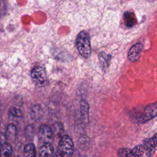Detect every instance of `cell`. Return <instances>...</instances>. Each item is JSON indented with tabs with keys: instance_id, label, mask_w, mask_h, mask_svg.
Wrapping results in <instances>:
<instances>
[{
	"instance_id": "1",
	"label": "cell",
	"mask_w": 157,
	"mask_h": 157,
	"mask_svg": "<svg viewBox=\"0 0 157 157\" xmlns=\"http://www.w3.org/2000/svg\"><path fill=\"white\" fill-rule=\"evenodd\" d=\"M76 45L80 54L84 58H88L91 54L90 37L85 31L80 32L76 39Z\"/></svg>"
},
{
	"instance_id": "2",
	"label": "cell",
	"mask_w": 157,
	"mask_h": 157,
	"mask_svg": "<svg viewBox=\"0 0 157 157\" xmlns=\"http://www.w3.org/2000/svg\"><path fill=\"white\" fill-rule=\"evenodd\" d=\"M74 150V142L72 139L66 135L63 136L58 145V152L64 157L71 156Z\"/></svg>"
},
{
	"instance_id": "3",
	"label": "cell",
	"mask_w": 157,
	"mask_h": 157,
	"mask_svg": "<svg viewBox=\"0 0 157 157\" xmlns=\"http://www.w3.org/2000/svg\"><path fill=\"white\" fill-rule=\"evenodd\" d=\"M157 108L156 102H154L148 104L144 109L141 115L137 118V121L139 123H145L156 117Z\"/></svg>"
},
{
	"instance_id": "4",
	"label": "cell",
	"mask_w": 157,
	"mask_h": 157,
	"mask_svg": "<svg viewBox=\"0 0 157 157\" xmlns=\"http://www.w3.org/2000/svg\"><path fill=\"white\" fill-rule=\"evenodd\" d=\"M31 78L33 82L38 86H44L48 82L46 71L42 66H36L31 71Z\"/></svg>"
},
{
	"instance_id": "5",
	"label": "cell",
	"mask_w": 157,
	"mask_h": 157,
	"mask_svg": "<svg viewBox=\"0 0 157 157\" xmlns=\"http://www.w3.org/2000/svg\"><path fill=\"white\" fill-rule=\"evenodd\" d=\"M144 149L142 145H137L133 148H121L118 150L117 155L119 157H143Z\"/></svg>"
},
{
	"instance_id": "6",
	"label": "cell",
	"mask_w": 157,
	"mask_h": 157,
	"mask_svg": "<svg viewBox=\"0 0 157 157\" xmlns=\"http://www.w3.org/2000/svg\"><path fill=\"white\" fill-rule=\"evenodd\" d=\"M38 137L39 140L44 144L51 143L53 137L51 128L47 124L40 125L38 131Z\"/></svg>"
},
{
	"instance_id": "7",
	"label": "cell",
	"mask_w": 157,
	"mask_h": 157,
	"mask_svg": "<svg viewBox=\"0 0 157 157\" xmlns=\"http://www.w3.org/2000/svg\"><path fill=\"white\" fill-rule=\"evenodd\" d=\"M156 134H155L153 137L144 140L142 145L144 149V152H145L147 157H152L153 156L156 151Z\"/></svg>"
},
{
	"instance_id": "8",
	"label": "cell",
	"mask_w": 157,
	"mask_h": 157,
	"mask_svg": "<svg viewBox=\"0 0 157 157\" xmlns=\"http://www.w3.org/2000/svg\"><path fill=\"white\" fill-rule=\"evenodd\" d=\"M142 45L140 43L134 44L129 50L128 53V58L131 62L137 61L140 56Z\"/></svg>"
},
{
	"instance_id": "9",
	"label": "cell",
	"mask_w": 157,
	"mask_h": 157,
	"mask_svg": "<svg viewBox=\"0 0 157 157\" xmlns=\"http://www.w3.org/2000/svg\"><path fill=\"white\" fill-rule=\"evenodd\" d=\"M80 112L83 123L86 124L89 120V105L84 99H82L80 102Z\"/></svg>"
},
{
	"instance_id": "10",
	"label": "cell",
	"mask_w": 157,
	"mask_h": 157,
	"mask_svg": "<svg viewBox=\"0 0 157 157\" xmlns=\"http://www.w3.org/2000/svg\"><path fill=\"white\" fill-rule=\"evenodd\" d=\"M53 151L54 148L51 143H45L39 148V157H50Z\"/></svg>"
},
{
	"instance_id": "11",
	"label": "cell",
	"mask_w": 157,
	"mask_h": 157,
	"mask_svg": "<svg viewBox=\"0 0 157 157\" xmlns=\"http://www.w3.org/2000/svg\"><path fill=\"white\" fill-rule=\"evenodd\" d=\"M17 135V129L13 124H9L6 129L5 137L9 141H13L15 140Z\"/></svg>"
},
{
	"instance_id": "12",
	"label": "cell",
	"mask_w": 157,
	"mask_h": 157,
	"mask_svg": "<svg viewBox=\"0 0 157 157\" xmlns=\"http://www.w3.org/2000/svg\"><path fill=\"white\" fill-rule=\"evenodd\" d=\"M22 112L15 107H11L9 110V119L13 121H17L23 118Z\"/></svg>"
},
{
	"instance_id": "13",
	"label": "cell",
	"mask_w": 157,
	"mask_h": 157,
	"mask_svg": "<svg viewBox=\"0 0 157 157\" xmlns=\"http://www.w3.org/2000/svg\"><path fill=\"white\" fill-rule=\"evenodd\" d=\"M44 113L42 108L40 105H34L32 107L31 110V118L34 121H38L40 120Z\"/></svg>"
},
{
	"instance_id": "14",
	"label": "cell",
	"mask_w": 157,
	"mask_h": 157,
	"mask_svg": "<svg viewBox=\"0 0 157 157\" xmlns=\"http://www.w3.org/2000/svg\"><path fill=\"white\" fill-rule=\"evenodd\" d=\"M25 157H36V148L33 144L29 143L24 148Z\"/></svg>"
},
{
	"instance_id": "15",
	"label": "cell",
	"mask_w": 157,
	"mask_h": 157,
	"mask_svg": "<svg viewBox=\"0 0 157 157\" xmlns=\"http://www.w3.org/2000/svg\"><path fill=\"white\" fill-rule=\"evenodd\" d=\"M0 151L1 155H2L4 156L9 157L12 153V147L10 144L4 142L1 145Z\"/></svg>"
},
{
	"instance_id": "16",
	"label": "cell",
	"mask_w": 157,
	"mask_h": 157,
	"mask_svg": "<svg viewBox=\"0 0 157 157\" xmlns=\"http://www.w3.org/2000/svg\"><path fill=\"white\" fill-rule=\"evenodd\" d=\"M125 25L128 27H132L136 22V18L132 12H128L124 15Z\"/></svg>"
},
{
	"instance_id": "17",
	"label": "cell",
	"mask_w": 157,
	"mask_h": 157,
	"mask_svg": "<svg viewBox=\"0 0 157 157\" xmlns=\"http://www.w3.org/2000/svg\"><path fill=\"white\" fill-rule=\"evenodd\" d=\"M51 129L52 131L53 134L56 135L58 136L62 135L63 133L64 132V127H63V124L59 122L55 123L53 125Z\"/></svg>"
},
{
	"instance_id": "18",
	"label": "cell",
	"mask_w": 157,
	"mask_h": 157,
	"mask_svg": "<svg viewBox=\"0 0 157 157\" xmlns=\"http://www.w3.org/2000/svg\"><path fill=\"white\" fill-rule=\"evenodd\" d=\"M35 128L33 125L28 126L25 130V137L28 139H31L34 137L35 133Z\"/></svg>"
},
{
	"instance_id": "19",
	"label": "cell",
	"mask_w": 157,
	"mask_h": 157,
	"mask_svg": "<svg viewBox=\"0 0 157 157\" xmlns=\"http://www.w3.org/2000/svg\"><path fill=\"white\" fill-rule=\"evenodd\" d=\"M53 157H64V156H63L61 154H59V153L58 152V153H56Z\"/></svg>"
},
{
	"instance_id": "20",
	"label": "cell",
	"mask_w": 157,
	"mask_h": 157,
	"mask_svg": "<svg viewBox=\"0 0 157 157\" xmlns=\"http://www.w3.org/2000/svg\"><path fill=\"white\" fill-rule=\"evenodd\" d=\"M14 157H21V156H18V155H16V156H15Z\"/></svg>"
},
{
	"instance_id": "21",
	"label": "cell",
	"mask_w": 157,
	"mask_h": 157,
	"mask_svg": "<svg viewBox=\"0 0 157 157\" xmlns=\"http://www.w3.org/2000/svg\"><path fill=\"white\" fill-rule=\"evenodd\" d=\"M0 157H1V151H0Z\"/></svg>"
},
{
	"instance_id": "22",
	"label": "cell",
	"mask_w": 157,
	"mask_h": 157,
	"mask_svg": "<svg viewBox=\"0 0 157 157\" xmlns=\"http://www.w3.org/2000/svg\"><path fill=\"white\" fill-rule=\"evenodd\" d=\"M153 1H154V0H153Z\"/></svg>"
}]
</instances>
